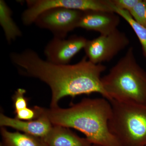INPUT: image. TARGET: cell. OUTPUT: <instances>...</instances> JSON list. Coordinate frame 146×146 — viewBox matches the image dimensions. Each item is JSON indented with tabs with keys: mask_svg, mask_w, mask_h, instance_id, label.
<instances>
[{
	"mask_svg": "<svg viewBox=\"0 0 146 146\" xmlns=\"http://www.w3.org/2000/svg\"><path fill=\"white\" fill-rule=\"evenodd\" d=\"M10 58L21 75L38 79L49 86L50 108L58 107V102L65 97L98 93L109 100L101 81L106 66L94 64L86 56L73 65H59L44 60L36 52L27 49L11 53Z\"/></svg>",
	"mask_w": 146,
	"mask_h": 146,
	"instance_id": "6da1fadb",
	"label": "cell"
},
{
	"mask_svg": "<svg viewBox=\"0 0 146 146\" xmlns=\"http://www.w3.org/2000/svg\"><path fill=\"white\" fill-rule=\"evenodd\" d=\"M53 125L73 128L83 133L92 145L121 146L110 131L111 103L103 98L83 99L67 108H44Z\"/></svg>",
	"mask_w": 146,
	"mask_h": 146,
	"instance_id": "7a4b0ae2",
	"label": "cell"
},
{
	"mask_svg": "<svg viewBox=\"0 0 146 146\" xmlns=\"http://www.w3.org/2000/svg\"><path fill=\"white\" fill-rule=\"evenodd\" d=\"M101 81L109 101L146 106V72L137 63L133 47Z\"/></svg>",
	"mask_w": 146,
	"mask_h": 146,
	"instance_id": "3957f363",
	"label": "cell"
},
{
	"mask_svg": "<svg viewBox=\"0 0 146 146\" xmlns=\"http://www.w3.org/2000/svg\"><path fill=\"white\" fill-rule=\"evenodd\" d=\"M110 102L108 127L121 146H146V106Z\"/></svg>",
	"mask_w": 146,
	"mask_h": 146,
	"instance_id": "277c9868",
	"label": "cell"
},
{
	"mask_svg": "<svg viewBox=\"0 0 146 146\" xmlns=\"http://www.w3.org/2000/svg\"><path fill=\"white\" fill-rule=\"evenodd\" d=\"M129 39L118 29L107 34L100 35L87 40L84 49L88 60L94 64H102L113 59L129 45Z\"/></svg>",
	"mask_w": 146,
	"mask_h": 146,
	"instance_id": "5b68a950",
	"label": "cell"
},
{
	"mask_svg": "<svg viewBox=\"0 0 146 146\" xmlns=\"http://www.w3.org/2000/svg\"><path fill=\"white\" fill-rule=\"evenodd\" d=\"M82 14L81 11L51 9L41 13L34 23L40 28L51 32L54 37L64 39L70 32L78 28Z\"/></svg>",
	"mask_w": 146,
	"mask_h": 146,
	"instance_id": "8992f818",
	"label": "cell"
},
{
	"mask_svg": "<svg viewBox=\"0 0 146 146\" xmlns=\"http://www.w3.org/2000/svg\"><path fill=\"white\" fill-rule=\"evenodd\" d=\"M87 40L76 35L67 39L54 37L45 47L44 53L49 62L59 65L69 64L72 58L84 49Z\"/></svg>",
	"mask_w": 146,
	"mask_h": 146,
	"instance_id": "52a82bcc",
	"label": "cell"
},
{
	"mask_svg": "<svg viewBox=\"0 0 146 146\" xmlns=\"http://www.w3.org/2000/svg\"><path fill=\"white\" fill-rule=\"evenodd\" d=\"M120 22L119 16L115 12L87 11H82L78 28L107 34L117 29Z\"/></svg>",
	"mask_w": 146,
	"mask_h": 146,
	"instance_id": "ba28073f",
	"label": "cell"
},
{
	"mask_svg": "<svg viewBox=\"0 0 146 146\" xmlns=\"http://www.w3.org/2000/svg\"><path fill=\"white\" fill-rule=\"evenodd\" d=\"M0 125L1 127H11L23 133L43 139L48 135L53 125L45 114L44 108H43L40 117L32 121H22L9 117L1 113Z\"/></svg>",
	"mask_w": 146,
	"mask_h": 146,
	"instance_id": "9c48e42d",
	"label": "cell"
},
{
	"mask_svg": "<svg viewBox=\"0 0 146 146\" xmlns=\"http://www.w3.org/2000/svg\"><path fill=\"white\" fill-rule=\"evenodd\" d=\"M43 140L48 146H91L86 138H82L70 128L59 125H53Z\"/></svg>",
	"mask_w": 146,
	"mask_h": 146,
	"instance_id": "30bf717a",
	"label": "cell"
},
{
	"mask_svg": "<svg viewBox=\"0 0 146 146\" xmlns=\"http://www.w3.org/2000/svg\"><path fill=\"white\" fill-rule=\"evenodd\" d=\"M2 146H48L42 138L19 131L12 132L5 127L1 129Z\"/></svg>",
	"mask_w": 146,
	"mask_h": 146,
	"instance_id": "8fae6325",
	"label": "cell"
},
{
	"mask_svg": "<svg viewBox=\"0 0 146 146\" xmlns=\"http://www.w3.org/2000/svg\"><path fill=\"white\" fill-rule=\"evenodd\" d=\"M0 24L8 43L22 36V31L12 18L11 9L3 0L0 1Z\"/></svg>",
	"mask_w": 146,
	"mask_h": 146,
	"instance_id": "7c38bea8",
	"label": "cell"
},
{
	"mask_svg": "<svg viewBox=\"0 0 146 146\" xmlns=\"http://www.w3.org/2000/svg\"><path fill=\"white\" fill-rule=\"evenodd\" d=\"M110 4L113 12L123 18L133 29L141 43L143 53L146 59V28L133 20L130 13L126 11L122 10L113 6L110 1Z\"/></svg>",
	"mask_w": 146,
	"mask_h": 146,
	"instance_id": "4fadbf2b",
	"label": "cell"
},
{
	"mask_svg": "<svg viewBox=\"0 0 146 146\" xmlns=\"http://www.w3.org/2000/svg\"><path fill=\"white\" fill-rule=\"evenodd\" d=\"M43 108L35 106L34 107H27L25 109L15 111V118L22 121H32L36 119L43 112Z\"/></svg>",
	"mask_w": 146,
	"mask_h": 146,
	"instance_id": "5bb4252c",
	"label": "cell"
},
{
	"mask_svg": "<svg viewBox=\"0 0 146 146\" xmlns=\"http://www.w3.org/2000/svg\"><path fill=\"white\" fill-rule=\"evenodd\" d=\"M129 12L134 21L146 28V2L145 0H140L134 8Z\"/></svg>",
	"mask_w": 146,
	"mask_h": 146,
	"instance_id": "9a60e30c",
	"label": "cell"
},
{
	"mask_svg": "<svg viewBox=\"0 0 146 146\" xmlns=\"http://www.w3.org/2000/svg\"><path fill=\"white\" fill-rule=\"evenodd\" d=\"M26 91L19 88L15 92L12 97L14 112L27 108L28 106V100L25 96Z\"/></svg>",
	"mask_w": 146,
	"mask_h": 146,
	"instance_id": "2e32d148",
	"label": "cell"
},
{
	"mask_svg": "<svg viewBox=\"0 0 146 146\" xmlns=\"http://www.w3.org/2000/svg\"><path fill=\"white\" fill-rule=\"evenodd\" d=\"M140 0H110L113 6L122 10L130 11L139 2Z\"/></svg>",
	"mask_w": 146,
	"mask_h": 146,
	"instance_id": "e0dca14e",
	"label": "cell"
},
{
	"mask_svg": "<svg viewBox=\"0 0 146 146\" xmlns=\"http://www.w3.org/2000/svg\"><path fill=\"white\" fill-rule=\"evenodd\" d=\"M91 146H100L97 145H92Z\"/></svg>",
	"mask_w": 146,
	"mask_h": 146,
	"instance_id": "ac0fdd59",
	"label": "cell"
},
{
	"mask_svg": "<svg viewBox=\"0 0 146 146\" xmlns=\"http://www.w3.org/2000/svg\"><path fill=\"white\" fill-rule=\"evenodd\" d=\"M0 146H2V145L1 144H0Z\"/></svg>",
	"mask_w": 146,
	"mask_h": 146,
	"instance_id": "d6986e66",
	"label": "cell"
},
{
	"mask_svg": "<svg viewBox=\"0 0 146 146\" xmlns=\"http://www.w3.org/2000/svg\"><path fill=\"white\" fill-rule=\"evenodd\" d=\"M145 1L146 2V0H145Z\"/></svg>",
	"mask_w": 146,
	"mask_h": 146,
	"instance_id": "ffe728a7",
	"label": "cell"
}]
</instances>
